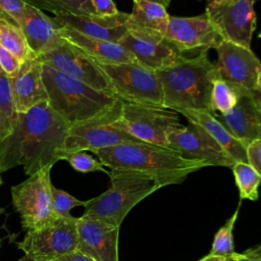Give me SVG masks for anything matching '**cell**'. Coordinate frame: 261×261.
I'll return each mask as SVG.
<instances>
[{"label":"cell","instance_id":"obj_11","mask_svg":"<svg viewBox=\"0 0 261 261\" xmlns=\"http://www.w3.org/2000/svg\"><path fill=\"white\" fill-rule=\"evenodd\" d=\"M37 58L41 63L75 79L95 90L116 96L108 76L97 62L63 38L54 47L40 54Z\"/></svg>","mask_w":261,"mask_h":261},{"label":"cell","instance_id":"obj_40","mask_svg":"<svg viewBox=\"0 0 261 261\" xmlns=\"http://www.w3.org/2000/svg\"><path fill=\"white\" fill-rule=\"evenodd\" d=\"M236 254L234 253L232 256H228V257H221V256H213L208 254L207 256L201 258L198 261H236Z\"/></svg>","mask_w":261,"mask_h":261},{"label":"cell","instance_id":"obj_33","mask_svg":"<svg viewBox=\"0 0 261 261\" xmlns=\"http://www.w3.org/2000/svg\"><path fill=\"white\" fill-rule=\"evenodd\" d=\"M24 0H0V12L7 15L19 25L24 14Z\"/></svg>","mask_w":261,"mask_h":261},{"label":"cell","instance_id":"obj_24","mask_svg":"<svg viewBox=\"0 0 261 261\" xmlns=\"http://www.w3.org/2000/svg\"><path fill=\"white\" fill-rule=\"evenodd\" d=\"M169 14L162 4L149 0H135L127 22L135 25L165 34Z\"/></svg>","mask_w":261,"mask_h":261},{"label":"cell","instance_id":"obj_23","mask_svg":"<svg viewBox=\"0 0 261 261\" xmlns=\"http://www.w3.org/2000/svg\"><path fill=\"white\" fill-rule=\"evenodd\" d=\"M176 112L182 114L189 123L197 124L206 130L234 162L247 163L246 148L227 132L215 115L206 111L195 110H178Z\"/></svg>","mask_w":261,"mask_h":261},{"label":"cell","instance_id":"obj_35","mask_svg":"<svg viewBox=\"0 0 261 261\" xmlns=\"http://www.w3.org/2000/svg\"><path fill=\"white\" fill-rule=\"evenodd\" d=\"M247 163L261 174V139L251 142L246 147Z\"/></svg>","mask_w":261,"mask_h":261},{"label":"cell","instance_id":"obj_3","mask_svg":"<svg viewBox=\"0 0 261 261\" xmlns=\"http://www.w3.org/2000/svg\"><path fill=\"white\" fill-rule=\"evenodd\" d=\"M163 92V106L172 110L206 111L213 115L212 83L217 79L207 52L155 71Z\"/></svg>","mask_w":261,"mask_h":261},{"label":"cell","instance_id":"obj_12","mask_svg":"<svg viewBox=\"0 0 261 261\" xmlns=\"http://www.w3.org/2000/svg\"><path fill=\"white\" fill-rule=\"evenodd\" d=\"M255 0H207L209 20L223 41L251 49L256 29Z\"/></svg>","mask_w":261,"mask_h":261},{"label":"cell","instance_id":"obj_15","mask_svg":"<svg viewBox=\"0 0 261 261\" xmlns=\"http://www.w3.org/2000/svg\"><path fill=\"white\" fill-rule=\"evenodd\" d=\"M168 147L184 158L204 162L207 166L231 167L233 159L201 126L190 123L168 136Z\"/></svg>","mask_w":261,"mask_h":261},{"label":"cell","instance_id":"obj_29","mask_svg":"<svg viewBox=\"0 0 261 261\" xmlns=\"http://www.w3.org/2000/svg\"><path fill=\"white\" fill-rule=\"evenodd\" d=\"M238 101V94L233 87L226 82L215 79L212 83L211 90V105L214 111L218 110L220 114L230 111Z\"/></svg>","mask_w":261,"mask_h":261},{"label":"cell","instance_id":"obj_28","mask_svg":"<svg viewBox=\"0 0 261 261\" xmlns=\"http://www.w3.org/2000/svg\"><path fill=\"white\" fill-rule=\"evenodd\" d=\"M240 207H241V201L239 202L238 208L233 212V214L225 221V223L215 233L214 240L212 243V248L209 253L210 255L228 257V256H232L236 253L234 245H233V227L239 216Z\"/></svg>","mask_w":261,"mask_h":261},{"label":"cell","instance_id":"obj_6","mask_svg":"<svg viewBox=\"0 0 261 261\" xmlns=\"http://www.w3.org/2000/svg\"><path fill=\"white\" fill-rule=\"evenodd\" d=\"M124 101L120 98L105 111L68 126L59 157L60 160L80 151H95L124 143H144L118 124Z\"/></svg>","mask_w":261,"mask_h":261},{"label":"cell","instance_id":"obj_2","mask_svg":"<svg viewBox=\"0 0 261 261\" xmlns=\"http://www.w3.org/2000/svg\"><path fill=\"white\" fill-rule=\"evenodd\" d=\"M92 153L105 167L144 172L157 177L164 186L180 184L190 173L207 167L202 161L184 158L170 147L148 143H124Z\"/></svg>","mask_w":261,"mask_h":261},{"label":"cell","instance_id":"obj_22","mask_svg":"<svg viewBox=\"0 0 261 261\" xmlns=\"http://www.w3.org/2000/svg\"><path fill=\"white\" fill-rule=\"evenodd\" d=\"M60 36L80 48L95 61L101 63H139L118 43L88 37L65 25H62Z\"/></svg>","mask_w":261,"mask_h":261},{"label":"cell","instance_id":"obj_32","mask_svg":"<svg viewBox=\"0 0 261 261\" xmlns=\"http://www.w3.org/2000/svg\"><path fill=\"white\" fill-rule=\"evenodd\" d=\"M0 112L11 126L16 119L17 112L14 107L10 80L0 68Z\"/></svg>","mask_w":261,"mask_h":261},{"label":"cell","instance_id":"obj_13","mask_svg":"<svg viewBox=\"0 0 261 261\" xmlns=\"http://www.w3.org/2000/svg\"><path fill=\"white\" fill-rule=\"evenodd\" d=\"M143 66L157 71L181 61L186 56L164 35L126 21V32L118 42Z\"/></svg>","mask_w":261,"mask_h":261},{"label":"cell","instance_id":"obj_10","mask_svg":"<svg viewBox=\"0 0 261 261\" xmlns=\"http://www.w3.org/2000/svg\"><path fill=\"white\" fill-rule=\"evenodd\" d=\"M115 95L128 103H148L163 106V92L155 71L140 63H101Z\"/></svg>","mask_w":261,"mask_h":261},{"label":"cell","instance_id":"obj_7","mask_svg":"<svg viewBox=\"0 0 261 261\" xmlns=\"http://www.w3.org/2000/svg\"><path fill=\"white\" fill-rule=\"evenodd\" d=\"M118 124L138 140L168 147V136L184 126L175 110L162 105L123 102Z\"/></svg>","mask_w":261,"mask_h":261},{"label":"cell","instance_id":"obj_41","mask_svg":"<svg viewBox=\"0 0 261 261\" xmlns=\"http://www.w3.org/2000/svg\"><path fill=\"white\" fill-rule=\"evenodd\" d=\"M135 1V0H134ZM149 1H154V2H158L160 4H162L164 7H167L170 4L171 0H149Z\"/></svg>","mask_w":261,"mask_h":261},{"label":"cell","instance_id":"obj_21","mask_svg":"<svg viewBox=\"0 0 261 261\" xmlns=\"http://www.w3.org/2000/svg\"><path fill=\"white\" fill-rule=\"evenodd\" d=\"M19 27L25 37L31 51L38 57L62 40V25L42 10L27 3L24 14Z\"/></svg>","mask_w":261,"mask_h":261},{"label":"cell","instance_id":"obj_25","mask_svg":"<svg viewBox=\"0 0 261 261\" xmlns=\"http://www.w3.org/2000/svg\"><path fill=\"white\" fill-rule=\"evenodd\" d=\"M0 45L12 53L21 63L35 58L20 27L0 12Z\"/></svg>","mask_w":261,"mask_h":261},{"label":"cell","instance_id":"obj_20","mask_svg":"<svg viewBox=\"0 0 261 261\" xmlns=\"http://www.w3.org/2000/svg\"><path fill=\"white\" fill-rule=\"evenodd\" d=\"M9 80L17 113L27 112L32 107L48 101L42 79V63L37 57L24 61L18 73Z\"/></svg>","mask_w":261,"mask_h":261},{"label":"cell","instance_id":"obj_9","mask_svg":"<svg viewBox=\"0 0 261 261\" xmlns=\"http://www.w3.org/2000/svg\"><path fill=\"white\" fill-rule=\"evenodd\" d=\"M77 217H55L45 226L27 231L17 243L24 255L33 261H58L76 250Z\"/></svg>","mask_w":261,"mask_h":261},{"label":"cell","instance_id":"obj_27","mask_svg":"<svg viewBox=\"0 0 261 261\" xmlns=\"http://www.w3.org/2000/svg\"><path fill=\"white\" fill-rule=\"evenodd\" d=\"M231 168L236 185L240 191V199L256 201L258 199V188L261 180V174L248 163L244 162H234Z\"/></svg>","mask_w":261,"mask_h":261},{"label":"cell","instance_id":"obj_1","mask_svg":"<svg viewBox=\"0 0 261 261\" xmlns=\"http://www.w3.org/2000/svg\"><path fill=\"white\" fill-rule=\"evenodd\" d=\"M68 124L48 101L17 113L9 135L0 141V172L22 166L29 176L60 160Z\"/></svg>","mask_w":261,"mask_h":261},{"label":"cell","instance_id":"obj_8","mask_svg":"<svg viewBox=\"0 0 261 261\" xmlns=\"http://www.w3.org/2000/svg\"><path fill=\"white\" fill-rule=\"evenodd\" d=\"M51 168H42L11 187L12 205L25 231L39 229L55 218L52 212Z\"/></svg>","mask_w":261,"mask_h":261},{"label":"cell","instance_id":"obj_42","mask_svg":"<svg viewBox=\"0 0 261 261\" xmlns=\"http://www.w3.org/2000/svg\"><path fill=\"white\" fill-rule=\"evenodd\" d=\"M17 261H33L30 257H28L27 255H23L21 258H19Z\"/></svg>","mask_w":261,"mask_h":261},{"label":"cell","instance_id":"obj_26","mask_svg":"<svg viewBox=\"0 0 261 261\" xmlns=\"http://www.w3.org/2000/svg\"><path fill=\"white\" fill-rule=\"evenodd\" d=\"M40 10L58 14H96L91 0H24Z\"/></svg>","mask_w":261,"mask_h":261},{"label":"cell","instance_id":"obj_43","mask_svg":"<svg viewBox=\"0 0 261 261\" xmlns=\"http://www.w3.org/2000/svg\"><path fill=\"white\" fill-rule=\"evenodd\" d=\"M1 184H2V179H1V177H0V186H1Z\"/></svg>","mask_w":261,"mask_h":261},{"label":"cell","instance_id":"obj_36","mask_svg":"<svg viewBox=\"0 0 261 261\" xmlns=\"http://www.w3.org/2000/svg\"><path fill=\"white\" fill-rule=\"evenodd\" d=\"M97 15L110 16L119 12L113 0H91Z\"/></svg>","mask_w":261,"mask_h":261},{"label":"cell","instance_id":"obj_38","mask_svg":"<svg viewBox=\"0 0 261 261\" xmlns=\"http://www.w3.org/2000/svg\"><path fill=\"white\" fill-rule=\"evenodd\" d=\"M58 261H95V260H93L92 258L88 257L87 255L75 250V251L63 256Z\"/></svg>","mask_w":261,"mask_h":261},{"label":"cell","instance_id":"obj_39","mask_svg":"<svg viewBox=\"0 0 261 261\" xmlns=\"http://www.w3.org/2000/svg\"><path fill=\"white\" fill-rule=\"evenodd\" d=\"M10 132H11L10 124L8 123V121L4 118V116L0 112V141H2L4 138H6Z\"/></svg>","mask_w":261,"mask_h":261},{"label":"cell","instance_id":"obj_18","mask_svg":"<svg viewBox=\"0 0 261 261\" xmlns=\"http://www.w3.org/2000/svg\"><path fill=\"white\" fill-rule=\"evenodd\" d=\"M119 226L82 215L76 221V251L95 261H119Z\"/></svg>","mask_w":261,"mask_h":261},{"label":"cell","instance_id":"obj_5","mask_svg":"<svg viewBox=\"0 0 261 261\" xmlns=\"http://www.w3.org/2000/svg\"><path fill=\"white\" fill-rule=\"evenodd\" d=\"M42 79L49 105L68 125L82 122L109 109L118 100L117 96L95 90L44 63Z\"/></svg>","mask_w":261,"mask_h":261},{"label":"cell","instance_id":"obj_44","mask_svg":"<svg viewBox=\"0 0 261 261\" xmlns=\"http://www.w3.org/2000/svg\"><path fill=\"white\" fill-rule=\"evenodd\" d=\"M0 245H1V239H0Z\"/></svg>","mask_w":261,"mask_h":261},{"label":"cell","instance_id":"obj_17","mask_svg":"<svg viewBox=\"0 0 261 261\" xmlns=\"http://www.w3.org/2000/svg\"><path fill=\"white\" fill-rule=\"evenodd\" d=\"M233 89L238 94L234 107L227 113L215 116L227 132L246 148L251 142L261 139L260 93L236 87Z\"/></svg>","mask_w":261,"mask_h":261},{"label":"cell","instance_id":"obj_37","mask_svg":"<svg viewBox=\"0 0 261 261\" xmlns=\"http://www.w3.org/2000/svg\"><path fill=\"white\" fill-rule=\"evenodd\" d=\"M236 261H261V246L258 245L243 253H237Z\"/></svg>","mask_w":261,"mask_h":261},{"label":"cell","instance_id":"obj_31","mask_svg":"<svg viewBox=\"0 0 261 261\" xmlns=\"http://www.w3.org/2000/svg\"><path fill=\"white\" fill-rule=\"evenodd\" d=\"M69 165L79 172L82 173H88V172H95V171H101L108 175L109 170L105 168L103 163L99 160L94 158L91 154L87 153L86 151H80L72 153L64 158Z\"/></svg>","mask_w":261,"mask_h":261},{"label":"cell","instance_id":"obj_19","mask_svg":"<svg viewBox=\"0 0 261 261\" xmlns=\"http://www.w3.org/2000/svg\"><path fill=\"white\" fill-rule=\"evenodd\" d=\"M55 20L85 36L118 43L126 32L128 13L119 11L110 16L97 14H58Z\"/></svg>","mask_w":261,"mask_h":261},{"label":"cell","instance_id":"obj_30","mask_svg":"<svg viewBox=\"0 0 261 261\" xmlns=\"http://www.w3.org/2000/svg\"><path fill=\"white\" fill-rule=\"evenodd\" d=\"M52 212L55 217H65L70 215V210L77 206H84L86 201H81L67 192L51 186Z\"/></svg>","mask_w":261,"mask_h":261},{"label":"cell","instance_id":"obj_34","mask_svg":"<svg viewBox=\"0 0 261 261\" xmlns=\"http://www.w3.org/2000/svg\"><path fill=\"white\" fill-rule=\"evenodd\" d=\"M21 64L12 53L0 45V68L9 79L14 77L18 73Z\"/></svg>","mask_w":261,"mask_h":261},{"label":"cell","instance_id":"obj_4","mask_svg":"<svg viewBox=\"0 0 261 261\" xmlns=\"http://www.w3.org/2000/svg\"><path fill=\"white\" fill-rule=\"evenodd\" d=\"M110 188L85 202L84 216L113 226L121 225L127 213L164 184L157 177L130 169L111 168Z\"/></svg>","mask_w":261,"mask_h":261},{"label":"cell","instance_id":"obj_14","mask_svg":"<svg viewBox=\"0 0 261 261\" xmlns=\"http://www.w3.org/2000/svg\"><path fill=\"white\" fill-rule=\"evenodd\" d=\"M215 50L218 79L232 87L261 93V63L251 49L222 40Z\"/></svg>","mask_w":261,"mask_h":261},{"label":"cell","instance_id":"obj_16","mask_svg":"<svg viewBox=\"0 0 261 261\" xmlns=\"http://www.w3.org/2000/svg\"><path fill=\"white\" fill-rule=\"evenodd\" d=\"M164 36L182 53H204L222 41L205 12L196 16L169 15Z\"/></svg>","mask_w":261,"mask_h":261}]
</instances>
